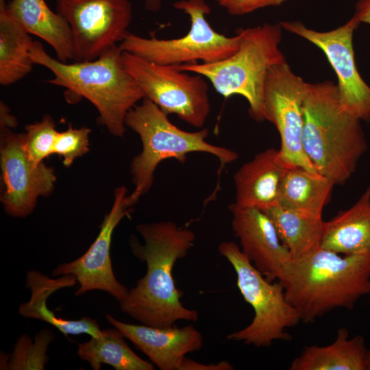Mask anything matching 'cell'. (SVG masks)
Returning a JSON list of instances; mask_svg holds the SVG:
<instances>
[{"instance_id":"obj_1","label":"cell","mask_w":370,"mask_h":370,"mask_svg":"<svg viewBox=\"0 0 370 370\" xmlns=\"http://www.w3.org/2000/svg\"><path fill=\"white\" fill-rule=\"evenodd\" d=\"M144 245L132 242L133 254L147 265L145 275L119 302L121 311L143 325L169 328L179 320L197 321L198 312L185 307L173 270L193 246L195 235L171 221L138 224Z\"/></svg>"},{"instance_id":"obj_2","label":"cell","mask_w":370,"mask_h":370,"mask_svg":"<svg viewBox=\"0 0 370 370\" xmlns=\"http://www.w3.org/2000/svg\"><path fill=\"white\" fill-rule=\"evenodd\" d=\"M280 281L301 321L312 323L333 309H352L370 294V254L341 256L320 247L292 260Z\"/></svg>"},{"instance_id":"obj_3","label":"cell","mask_w":370,"mask_h":370,"mask_svg":"<svg viewBox=\"0 0 370 370\" xmlns=\"http://www.w3.org/2000/svg\"><path fill=\"white\" fill-rule=\"evenodd\" d=\"M301 140L317 171L334 185L349 179L367 149L360 121L343 108L330 81L307 83Z\"/></svg>"},{"instance_id":"obj_4","label":"cell","mask_w":370,"mask_h":370,"mask_svg":"<svg viewBox=\"0 0 370 370\" xmlns=\"http://www.w3.org/2000/svg\"><path fill=\"white\" fill-rule=\"evenodd\" d=\"M122 53L116 45L93 60L62 62L51 57L40 42L34 40L30 57L34 64L53 74L48 83L86 98L97 110L100 123L112 135L123 137L127 113L145 95L125 69Z\"/></svg>"},{"instance_id":"obj_5","label":"cell","mask_w":370,"mask_h":370,"mask_svg":"<svg viewBox=\"0 0 370 370\" xmlns=\"http://www.w3.org/2000/svg\"><path fill=\"white\" fill-rule=\"evenodd\" d=\"M125 124L138 134L143 145L141 153L130 164L134 189L130 197L134 204L151 189L154 172L164 160L174 158L183 164L187 154L204 152L217 158L222 168L238 158L236 151L208 143L206 128L196 132L178 128L170 121L168 114L147 98L128 111Z\"/></svg>"},{"instance_id":"obj_6","label":"cell","mask_w":370,"mask_h":370,"mask_svg":"<svg viewBox=\"0 0 370 370\" xmlns=\"http://www.w3.org/2000/svg\"><path fill=\"white\" fill-rule=\"evenodd\" d=\"M239 29L242 34L239 47L230 57L211 64L197 62L178 67L205 77L225 98L233 95L243 96L248 101L250 116L262 121L264 88L268 71L286 62L279 49L282 27L280 23H265Z\"/></svg>"},{"instance_id":"obj_7","label":"cell","mask_w":370,"mask_h":370,"mask_svg":"<svg viewBox=\"0 0 370 370\" xmlns=\"http://www.w3.org/2000/svg\"><path fill=\"white\" fill-rule=\"evenodd\" d=\"M218 249L234 269L237 286L254 311L251 323L228 334L227 339L258 347H269L275 340L291 341L285 330L299 323L301 317L288 301L283 283L267 280L235 243L223 241Z\"/></svg>"},{"instance_id":"obj_8","label":"cell","mask_w":370,"mask_h":370,"mask_svg":"<svg viewBox=\"0 0 370 370\" xmlns=\"http://www.w3.org/2000/svg\"><path fill=\"white\" fill-rule=\"evenodd\" d=\"M173 6L187 14L190 21L188 33L179 38H144L128 33L119 45L128 52L150 62L180 66L214 63L232 56L238 49L242 34L228 37L217 32L206 19L211 12L205 0H179Z\"/></svg>"},{"instance_id":"obj_9","label":"cell","mask_w":370,"mask_h":370,"mask_svg":"<svg viewBox=\"0 0 370 370\" xmlns=\"http://www.w3.org/2000/svg\"><path fill=\"white\" fill-rule=\"evenodd\" d=\"M123 63L143 91L166 114L202 127L210 112L208 86L202 75L184 71L177 66L147 61L126 51Z\"/></svg>"},{"instance_id":"obj_10","label":"cell","mask_w":370,"mask_h":370,"mask_svg":"<svg viewBox=\"0 0 370 370\" xmlns=\"http://www.w3.org/2000/svg\"><path fill=\"white\" fill-rule=\"evenodd\" d=\"M56 12L69 24L77 62L95 60L129 33L130 0H55Z\"/></svg>"},{"instance_id":"obj_11","label":"cell","mask_w":370,"mask_h":370,"mask_svg":"<svg viewBox=\"0 0 370 370\" xmlns=\"http://www.w3.org/2000/svg\"><path fill=\"white\" fill-rule=\"evenodd\" d=\"M306 87L307 82L292 71L286 61L271 66L264 84V118L272 123L280 134L279 153L283 162L288 167L299 166L318 172L302 145Z\"/></svg>"},{"instance_id":"obj_12","label":"cell","mask_w":370,"mask_h":370,"mask_svg":"<svg viewBox=\"0 0 370 370\" xmlns=\"http://www.w3.org/2000/svg\"><path fill=\"white\" fill-rule=\"evenodd\" d=\"M282 28L321 49L338 77V93L343 108L360 121L370 122V87L358 71L353 48V34L359 25L352 16L341 27L317 32L299 21H281Z\"/></svg>"},{"instance_id":"obj_13","label":"cell","mask_w":370,"mask_h":370,"mask_svg":"<svg viewBox=\"0 0 370 370\" xmlns=\"http://www.w3.org/2000/svg\"><path fill=\"white\" fill-rule=\"evenodd\" d=\"M0 199L5 212L14 217L24 218L36 206L38 198L49 195L56 177L52 167L44 162L32 161L23 147L22 134L1 128Z\"/></svg>"},{"instance_id":"obj_14","label":"cell","mask_w":370,"mask_h":370,"mask_svg":"<svg viewBox=\"0 0 370 370\" xmlns=\"http://www.w3.org/2000/svg\"><path fill=\"white\" fill-rule=\"evenodd\" d=\"M133 206L127 188L118 187L112 206L87 251L72 262L58 264L53 270V276L73 275L76 278L79 284L76 296L99 290L108 293L120 302L127 295L129 290L117 280L113 272L110 251L114 228L124 217L130 216Z\"/></svg>"},{"instance_id":"obj_15","label":"cell","mask_w":370,"mask_h":370,"mask_svg":"<svg viewBox=\"0 0 370 370\" xmlns=\"http://www.w3.org/2000/svg\"><path fill=\"white\" fill-rule=\"evenodd\" d=\"M229 209L232 230L240 240L243 254L267 280L280 281L292 258L271 219L262 210L238 207L234 203Z\"/></svg>"},{"instance_id":"obj_16","label":"cell","mask_w":370,"mask_h":370,"mask_svg":"<svg viewBox=\"0 0 370 370\" xmlns=\"http://www.w3.org/2000/svg\"><path fill=\"white\" fill-rule=\"evenodd\" d=\"M106 318L161 370H178L185 356L203 345L201 334L192 325L156 328L122 322L108 314Z\"/></svg>"},{"instance_id":"obj_17","label":"cell","mask_w":370,"mask_h":370,"mask_svg":"<svg viewBox=\"0 0 370 370\" xmlns=\"http://www.w3.org/2000/svg\"><path fill=\"white\" fill-rule=\"evenodd\" d=\"M289 168L280 158L279 150L273 147L257 153L234 174V204L262 211L278 206L282 182Z\"/></svg>"},{"instance_id":"obj_18","label":"cell","mask_w":370,"mask_h":370,"mask_svg":"<svg viewBox=\"0 0 370 370\" xmlns=\"http://www.w3.org/2000/svg\"><path fill=\"white\" fill-rule=\"evenodd\" d=\"M0 8L31 35L48 43L62 62L76 60L71 29L65 19L53 12L45 0H10Z\"/></svg>"},{"instance_id":"obj_19","label":"cell","mask_w":370,"mask_h":370,"mask_svg":"<svg viewBox=\"0 0 370 370\" xmlns=\"http://www.w3.org/2000/svg\"><path fill=\"white\" fill-rule=\"evenodd\" d=\"M77 282L76 278L73 275H64L57 279H51L38 271H29L27 273L26 286L30 289L31 297L28 301L19 306L18 313L25 318L47 322L65 336L81 334H87L92 337L99 336L101 330L96 320L88 317L79 320L64 319L56 316L48 308L47 299L52 293L62 288L73 286Z\"/></svg>"},{"instance_id":"obj_20","label":"cell","mask_w":370,"mask_h":370,"mask_svg":"<svg viewBox=\"0 0 370 370\" xmlns=\"http://www.w3.org/2000/svg\"><path fill=\"white\" fill-rule=\"evenodd\" d=\"M321 247L343 255L370 254V186L354 205L325 222Z\"/></svg>"},{"instance_id":"obj_21","label":"cell","mask_w":370,"mask_h":370,"mask_svg":"<svg viewBox=\"0 0 370 370\" xmlns=\"http://www.w3.org/2000/svg\"><path fill=\"white\" fill-rule=\"evenodd\" d=\"M361 335L349 338L347 328L338 330L336 338L326 346L304 347L289 366L290 370H366L367 353Z\"/></svg>"},{"instance_id":"obj_22","label":"cell","mask_w":370,"mask_h":370,"mask_svg":"<svg viewBox=\"0 0 370 370\" xmlns=\"http://www.w3.org/2000/svg\"><path fill=\"white\" fill-rule=\"evenodd\" d=\"M263 212L273 223L292 260L301 259L321 247L325 222L322 217L279 206Z\"/></svg>"},{"instance_id":"obj_23","label":"cell","mask_w":370,"mask_h":370,"mask_svg":"<svg viewBox=\"0 0 370 370\" xmlns=\"http://www.w3.org/2000/svg\"><path fill=\"white\" fill-rule=\"evenodd\" d=\"M334 186L318 172L291 167L284 178L278 206L322 217Z\"/></svg>"},{"instance_id":"obj_24","label":"cell","mask_w":370,"mask_h":370,"mask_svg":"<svg viewBox=\"0 0 370 370\" xmlns=\"http://www.w3.org/2000/svg\"><path fill=\"white\" fill-rule=\"evenodd\" d=\"M31 34L0 8V84L12 85L27 76L34 64Z\"/></svg>"},{"instance_id":"obj_25","label":"cell","mask_w":370,"mask_h":370,"mask_svg":"<svg viewBox=\"0 0 370 370\" xmlns=\"http://www.w3.org/2000/svg\"><path fill=\"white\" fill-rule=\"evenodd\" d=\"M116 328L101 330L99 336L78 345L77 355L94 370L107 364L116 370H153V363L136 355Z\"/></svg>"},{"instance_id":"obj_26","label":"cell","mask_w":370,"mask_h":370,"mask_svg":"<svg viewBox=\"0 0 370 370\" xmlns=\"http://www.w3.org/2000/svg\"><path fill=\"white\" fill-rule=\"evenodd\" d=\"M53 333L42 329L38 332L34 341L27 334L22 335L16 341L12 353L6 360L1 358V369L24 370L44 369L48 358L47 351L53 341Z\"/></svg>"},{"instance_id":"obj_27","label":"cell","mask_w":370,"mask_h":370,"mask_svg":"<svg viewBox=\"0 0 370 370\" xmlns=\"http://www.w3.org/2000/svg\"><path fill=\"white\" fill-rule=\"evenodd\" d=\"M53 118L45 114L38 122L25 126L22 134L23 147L29 158L36 164L53 154V148L58 132Z\"/></svg>"},{"instance_id":"obj_28","label":"cell","mask_w":370,"mask_h":370,"mask_svg":"<svg viewBox=\"0 0 370 370\" xmlns=\"http://www.w3.org/2000/svg\"><path fill=\"white\" fill-rule=\"evenodd\" d=\"M91 130L86 127L73 128L69 125L63 132H58L53 148V153L62 158L65 166H70L73 161L89 151V134Z\"/></svg>"},{"instance_id":"obj_29","label":"cell","mask_w":370,"mask_h":370,"mask_svg":"<svg viewBox=\"0 0 370 370\" xmlns=\"http://www.w3.org/2000/svg\"><path fill=\"white\" fill-rule=\"evenodd\" d=\"M286 0H216L230 14L241 16L260 8L280 5Z\"/></svg>"},{"instance_id":"obj_30","label":"cell","mask_w":370,"mask_h":370,"mask_svg":"<svg viewBox=\"0 0 370 370\" xmlns=\"http://www.w3.org/2000/svg\"><path fill=\"white\" fill-rule=\"evenodd\" d=\"M233 369V366L227 361L206 365L195 362L185 356L178 370H232Z\"/></svg>"},{"instance_id":"obj_31","label":"cell","mask_w":370,"mask_h":370,"mask_svg":"<svg viewBox=\"0 0 370 370\" xmlns=\"http://www.w3.org/2000/svg\"><path fill=\"white\" fill-rule=\"evenodd\" d=\"M353 16L359 23H365L370 25V0H358L356 3Z\"/></svg>"},{"instance_id":"obj_32","label":"cell","mask_w":370,"mask_h":370,"mask_svg":"<svg viewBox=\"0 0 370 370\" xmlns=\"http://www.w3.org/2000/svg\"><path fill=\"white\" fill-rule=\"evenodd\" d=\"M0 125L1 128H13L17 125L16 118L12 116L8 107L2 101L0 103Z\"/></svg>"},{"instance_id":"obj_33","label":"cell","mask_w":370,"mask_h":370,"mask_svg":"<svg viewBox=\"0 0 370 370\" xmlns=\"http://www.w3.org/2000/svg\"><path fill=\"white\" fill-rule=\"evenodd\" d=\"M145 8L151 12L159 11L162 5V0H144Z\"/></svg>"},{"instance_id":"obj_34","label":"cell","mask_w":370,"mask_h":370,"mask_svg":"<svg viewBox=\"0 0 370 370\" xmlns=\"http://www.w3.org/2000/svg\"><path fill=\"white\" fill-rule=\"evenodd\" d=\"M365 367H366V370H370V349L367 350Z\"/></svg>"},{"instance_id":"obj_35","label":"cell","mask_w":370,"mask_h":370,"mask_svg":"<svg viewBox=\"0 0 370 370\" xmlns=\"http://www.w3.org/2000/svg\"><path fill=\"white\" fill-rule=\"evenodd\" d=\"M5 0H0V3H4Z\"/></svg>"}]
</instances>
